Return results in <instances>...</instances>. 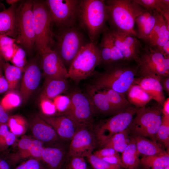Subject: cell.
Listing matches in <instances>:
<instances>
[{
    "mask_svg": "<svg viewBox=\"0 0 169 169\" xmlns=\"http://www.w3.org/2000/svg\"><path fill=\"white\" fill-rule=\"evenodd\" d=\"M109 29L137 37L135 21L145 9L134 0L105 1Z\"/></svg>",
    "mask_w": 169,
    "mask_h": 169,
    "instance_id": "6da1fadb",
    "label": "cell"
},
{
    "mask_svg": "<svg viewBox=\"0 0 169 169\" xmlns=\"http://www.w3.org/2000/svg\"><path fill=\"white\" fill-rule=\"evenodd\" d=\"M121 62L105 67L96 73L91 85L98 89H110L125 95L137 73V66Z\"/></svg>",
    "mask_w": 169,
    "mask_h": 169,
    "instance_id": "7a4b0ae2",
    "label": "cell"
},
{
    "mask_svg": "<svg viewBox=\"0 0 169 169\" xmlns=\"http://www.w3.org/2000/svg\"><path fill=\"white\" fill-rule=\"evenodd\" d=\"M106 5L103 0H80L78 21L87 34L90 42L97 44L101 34L107 28Z\"/></svg>",
    "mask_w": 169,
    "mask_h": 169,
    "instance_id": "3957f363",
    "label": "cell"
},
{
    "mask_svg": "<svg viewBox=\"0 0 169 169\" xmlns=\"http://www.w3.org/2000/svg\"><path fill=\"white\" fill-rule=\"evenodd\" d=\"M54 32V43L52 48L58 54L67 69L87 42L82 29L77 24L58 28Z\"/></svg>",
    "mask_w": 169,
    "mask_h": 169,
    "instance_id": "277c9868",
    "label": "cell"
},
{
    "mask_svg": "<svg viewBox=\"0 0 169 169\" xmlns=\"http://www.w3.org/2000/svg\"><path fill=\"white\" fill-rule=\"evenodd\" d=\"M32 1L35 46L40 54L54 46V25L45 1Z\"/></svg>",
    "mask_w": 169,
    "mask_h": 169,
    "instance_id": "5b68a950",
    "label": "cell"
},
{
    "mask_svg": "<svg viewBox=\"0 0 169 169\" xmlns=\"http://www.w3.org/2000/svg\"><path fill=\"white\" fill-rule=\"evenodd\" d=\"M101 59L97 44L89 42L79 52L68 69L69 78L78 83L91 75Z\"/></svg>",
    "mask_w": 169,
    "mask_h": 169,
    "instance_id": "8992f818",
    "label": "cell"
},
{
    "mask_svg": "<svg viewBox=\"0 0 169 169\" xmlns=\"http://www.w3.org/2000/svg\"><path fill=\"white\" fill-rule=\"evenodd\" d=\"M136 114L128 127L130 133L156 141V135L161 123L162 105L157 103L151 106L139 108Z\"/></svg>",
    "mask_w": 169,
    "mask_h": 169,
    "instance_id": "52a82bcc",
    "label": "cell"
},
{
    "mask_svg": "<svg viewBox=\"0 0 169 169\" xmlns=\"http://www.w3.org/2000/svg\"><path fill=\"white\" fill-rule=\"evenodd\" d=\"M136 63L139 77H152L160 81L169 76V58L148 46L142 49Z\"/></svg>",
    "mask_w": 169,
    "mask_h": 169,
    "instance_id": "ba28073f",
    "label": "cell"
},
{
    "mask_svg": "<svg viewBox=\"0 0 169 169\" xmlns=\"http://www.w3.org/2000/svg\"><path fill=\"white\" fill-rule=\"evenodd\" d=\"M139 108L131 105L98 122L92 128L97 145L100 146L115 134L127 129Z\"/></svg>",
    "mask_w": 169,
    "mask_h": 169,
    "instance_id": "9c48e42d",
    "label": "cell"
},
{
    "mask_svg": "<svg viewBox=\"0 0 169 169\" xmlns=\"http://www.w3.org/2000/svg\"><path fill=\"white\" fill-rule=\"evenodd\" d=\"M32 1L24 2L17 8L16 43L28 51L35 46Z\"/></svg>",
    "mask_w": 169,
    "mask_h": 169,
    "instance_id": "30bf717a",
    "label": "cell"
},
{
    "mask_svg": "<svg viewBox=\"0 0 169 169\" xmlns=\"http://www.w3.org/2000/svg\"><path fill=\"white\" fill-rule=\"evenodd\" d=\"M69 97V104L63 115L69 117L78 125H92L96 113L88 95L75 90Z\"/></svg>",
    "mask_w": 169,
    "mask_h": 169,
    "instance_id": "8fae6325",
    "label": "cell"
},
{
    "mask_svg": "<svg viewBox=\"0 0 169 169\" xmlns=\"http://www.w3.org/2000/svg\"><path fill=\"white\" fill-rule=\"evenodd\" d=\"M54 25L57 28L77 24L80 0L45 1Z\"/></svg>",
    "mask_w": 169,
    "mask_h": 169,
    "instance_id": "7c38bea8",
    "label": "cell"
},
{
    "mask_svg": "<svg viewBox=\"0 0 169 169\" xmlns=\"http://www.w3.org/2000/svg\"><path fill=\"white\" fill-rule=\"evenodd\" d=\"M97 145L92 125H79L71 140L68 155L69 157H86Z\"/></svg>",
    "mask_w": 169,
    "mask_h": 169,
    "instance_id": "4fadbf2b",
    "label": "cell"
},
{
    "mask_svg": "<svg viewBox=\"0 0 169 169\" xmlns=\"http://www.w3.org/2000/svg\"><path fill=\"white\" fill-rule=\"evenodd\" d=\"M110 35L126 60L129 62L137 61L142 49L137 37L130 34L108 29Z\"/></svg>",
    "mask_w": 169,
    "mask_h": 169,
    "instance_id": "5bb4252c",
    "label": "cell"
},
{
    "mask_svg": "<svg viewBox=\"0 0 169 169\" xmlns=\"http://www.w3.org/2000/svg\"><path fill=\"white\" fill-rule=\"evenodd\" d=\"M40 54L42 69L45 77L66 79L69 78L68 70L54 50L48 49Z\"/></svg>",
    "mask_w": 169,
    "mask_h": 169,
    "instance_id": "9a60e30c",
    "label": "cell"
},
{
    "mask_svg": "<svg viewBox=\"0 0 169 169\" xmlns=\"http://www.w3.org/2000/svg\"><path fill=\"white\" fill-rule=\"evenodd\" d=\"M38 115L54 128L60 139L64 140H71L79 125L64 115H47L42 113Z\"/></svg>",
    "mask_w": 169,
    "mask_h": 169,
    "instance_id": "2e32d148",
    "label": "cell"
},
{
    "mask_svg": "<svg viewBox=\"0 0 169 169\" xmlns=\"http://www.w3.org/2000/svg\"><path fill=\"white\" fill-rule=\"evenodd\" d=\"M98 46L101 58V64L105 67L118 62L127 61L113 43L108 28L102 33L101 42Z\"/></svg>",
    "mask_w": 169,
    "mask_h": 169,
    "instance_id": "e0dca14e",
    "label": "cell"
},
{
    "mask_svg": "<svg viewBox=\"0 0 169 169\" xmlns=\"http://www.w3.org/2000/svg\"><path fill=\"white\" fill-rule=\"evenodd\" d=\"M20 89L22 100L26 101L39 85L41 76L40 68L36 63L32 62L24 69Z\"/></svg>",
    "mask_w": 169,
    "mask_h": 169,
    "instance_id": "ac0fdd59",
    "label": "cell"
},
{
    "mask_svg": "<svg viewBox=\"0 0 169 169\" xmlns=\"http://www.w3.org/2000/svg\"><path fill=\"white\" fill-rule=\"evenodd\" d=\"M29 126L36 139L43 143L54 142L60 138L54 128L38 115L32 118Z\"/></svg>",
    "mask_w": 169,
    "mask_h": 169,
    "instance_id": "d6986e66",
    "label": "cell"
},
{
    "mask_svg": "<svg viewBox=\"0 0 169 169\" xmlns=\"http://www.w3.org/2000/svg\"><path fill=\"white\" fill-rule=\"evenodd\" d=\"M16 4L0 12V36L16 38L17 10Z\"/></svg>",
    "mask_w": 169,
    "mask_h": 169,
    "instance_id": "ffe728a7",
    "label": "cell"
},
{
    "mask_svg": "<svg viewBox=\"0 0 169 169\" xmlns=\"http://www.w3.org/2000/svg\"><path fill=\"white\" fill-rule=\"evenodd\" d=\"M86 94L91 100L96 114L108 115L117 114L102 90L90 84L87 87Z\"/></svg>",
    "mask_w": 169,
    "mask_h": 169,
    "instance_id": "44dd1931",
    "label": "cell"
},
{
    "mask_svg": "<svg viewBox=\"0 0 169 169\" xmlns=\"http://www.w3.org/2000/svg\"><path fill=\"white\" fill-rule=\"evenodd\" d=\"M133 84L141 86L157 103L162 105L166 100L160 81L152 77H135Z\"/></svg>",
    "mask_w": 169,
    "mask_h": 169,
    "instance_id": "7402d4cb",
    "label": "cell"
},
{
    "mask_svg": "<svg viewBox=\"0 0 169 169\" xmlns=\"http://www.w3.org/2000/svg\"><path fill=\"white\" fill-rule=\"evenodd\" d=\"M158 12L146 9L139 15L135 21L137 27V37L146 42L156 21Z\"/></svg>",
    "mask_w": 169,
    "mask_h": 169,
    "instance_id": "603a6c76",
    "label": "cell"
},
{
    "mask_svg": "<svg viewBox=\"0 0 169 169\" xmlns=\"http://www.w3.org/2000/svg\"><path fill=\"white\" fill-rule=\"evenodd\" d=\"M68 87L66 79L45 77L40 98L53 99L66 91Z\"/></svg>",
    "mask_w": 169,
    "mask_h": 169,
    "instance_id": "cb8c5ba5",
    "label": "cell"
},
{
    "mask_svg": "<svg viewBox=\"0 0 169 169\" xmlns=\"http://www.w3.org/2000/svg\"><path fill=\"white\" fill-rule=\"evenodd\" d=\"M64 152L60 148L44 147L40 159L48 165L49 169H59L64 159Z\"/></svg>",
    "mask_w": 169,
    "mask_h": 169,
    "instance_id": "d4e9b609",
    "label": "cell"
},
{
    "mask_svg": "<svg viewBox=\"0 0 169 169\" xmlns=\"http://www.w3.org/2000/svg\"><path fill=\"white\" fill-rule=\"evenodd\" d=\"M125 95L131 105L138 108L145 106L152 99L141 86L134 84L130 86Z\"/></svg>",
    "mask_w": 169,
    "mask_h": 169,
    "instance_id": "484cf974",
    "label": "cell"
},
{
    "mask_svg": "<svg viewBox=\"0 0 169 169\" xmlns=\"http://www.w3.org/2000/svg\"><path fill=\"white\" fill-rule=\"evenodd\" d=\"M138 153L144 156L159 154L165 150L162 145L156 141L150 140L144 137L133 136Z\"/></svg>",
    "mask_w": 169,
    "mask_h": 169,
    "instance_id": "4316f807",
    "label": "cell"
},
{
    "mask_svg": "<svg viewBox=\"0 0 169 169\" xmlns=\"http://www.w3.org/2000/svg\"><path fill=\"white\" fill-rule=\"evenodd\" d=\"M121 153V159L123 167L126 169H136L137 168L140 163L139 154L133 136H131L128 145Z\"/></svg>",
    "mask_w": 169,
    "mask_h": 169,
    "instance_id": "83f0119b",
    "label": "cell"
},
{
    "mask_svg": "<svg viewBox=\"0 0 169 169\" xmlns=\"http://www.w3.org/2000/svg\"><path fill=\"white\" fill-rule=\"evenodd\" d=\"M127 128L117 133L100 145L103 148H112L119 152L122 153L128 145L131 136Z\"/></svg>",
    "mask_w": 169,
    "mask_h": 169,
    "instance_id": "f1b7e54d",
    "label": "cell"
},
{
    "mask_svg": "<svg viewBox=\"0 0 169 169\" xmlns=\"http://www.w3.org/2000/svg\"><path fill=\"white\" fill-rule=\"evenodd\" d=\"M140 163L145 169H164L169 166V150L156 155L144 156Z\"/></svg>",
    "mask_w": 169,
    "mask_h": 169,
    "instance_id": "f546056e",
    "label": "cell"
},
{
    "mask_svg": "<svg viewBox=\"0 0 169 169\" xmlns=\"http://www.w3.org/2000/svg\"><path fill=\"white\" fill-rule=\"evenodd\" d=\"M109 102L116 113L121 112L131 105L125 95L110 89H102Z\"/></svg>",
    "mask_w": 169,
    "mask_h": 169,
    "instance_id": "4dcf8cb0",
    "label": "cell"
},
{
    "mask_svg": "<svg viewBox=\"0 0 169 169\" xmlns=\"http://www.w3.org/2000/svg\"><path fill=\"white\" fill-rule=\"evenodd\" d=\"M43 145L37 146L25 150H18L16 152L9 155L6 160L9 164H16L21 160L28 157H34L40 159L43 150Z\"/></svg>",
    "mask_w": 169,
    "mask_h": 169,
    "instance_id": "1f68e13d",
    "label": "cell"
},
{
    "mask_svg": "<svg viewBox=\"0 0 169 169\" xmlns=\"http://www.w3.org/2000/svg\"><path fill=\"white\" fill-rule=\"evenodd\" d=\"M145 9L155 11L162 15L169 12V0H134Z\"/></svg>",
    "mask_w": 169,
    "mask_h": 169,
    "instance_id": "d6a6232c",
    "label": "cell"
},
{
    "mask_svg": "<svg viewBox=\"0 0 169 169\" xmlns=\"http://www.w3.org/2000/svg\"><path fill=\"white\" fill-rule=\"evenodd\" d=\"M16 39L7 36H0V53L6 62L10 61L19 46Z\"/></svg>",
    "mask_w": 169,
    "mask_h": 169,
    "instance_id": "836d02e7",
    "label": "cell"
},
{
    "mask_svg": "<svg viewBox=\"0 0 169 169\" xmlns=\"http://www.w3.org/2000/svg\"><path fill=\"white\" fill-rule=\"evenodd\" d=\"M5 78L9 85V89L15 88L20 79L22 72L19 68L5 62L3 65Z\"/></svg>",
    "mask_w": 169,
    "mask_h": 169,
    "instance_id": "e575fe53",
    "label": "cell"
},
{
    "mask_svg": "<svg viewBox=\"0 0 169 169\" xmlns=\"http://www.w3.org/2000/svg\"><path fill=\"white\" fill-rule=\"evenodd\" d=\"M7 125L10 131L16 136L23 135L26 133L28 124L22 116L15 115L10 116Z\"/></svg>",
    "mask_w": 169,
    "mask_h": 169,
    "instance_id": "d590c367",
    "label": "cell"
},
{
    "mask_svg": "<svg viewBox=\"0 0 169 169\" xmlns=\"http://www.w3.org/2000/svg\"><path fill=\"white\" fill-rule=\"evenodd\" d=\"M155 140L161 144L169 149V117L162 115L160 126L155 136Z\"/></svg>",
    "mask_w": 169,
    "mask_h": 169,
    "instance_id": "8d00e7d4",
    "label": "cell"
},
{
    "mask_svg": "<svg viewBox=\"0 0 169 169\" xmlns=\"http://www.w3.org/2000/svg\"><path fill=\"white\" fill-rule=\"evenodd\" d=\"M169 41V27L165 20L153 45L149 47L160 52L162 47Z\"/></svg>",
    "mask_w": 169,
    "mask_h": 169,
    "instance_id": "74e56055",
    "label": "cell"
},
{
    "mask_svg": "<svg viewBox=\"0 0 169 169\" xmlns=\"http://www.w3.org/2000/svg\"><path fill=\"white\" fill-rule=\"evenodd\" d=\"M22 100L20 96L14 92H11L3 97L0 104L7 111L18 106Z\"/></svg>",
    "mask_w": 169,
    "mask_h": 169,
    "instance_id": "f35d334b",
    "label": "cell"
},
{
    "mask_svg": "<svg viewBox=\"0 0 169 169\" xmlns=\"http://www.w3.org/2000/svg\"><path fill=\"white\" fill-rule=\"evenodd\" d=\"M94 169H121V166L110 164L92 153L86 157Z\"/></svg>",
    "mask_w": 169,
    "mask_h": 169,
    "instance_id": "ab89813d",
    "label": "cell"
},
{
    "mask_svg": "<svg viewBox=\"0 0 169 169\" xmlns=\"http://www.w3.org/2000/svg\"><path fill=\"white\" fill-rule=\"evenodd\" d=\"M10 61L13 65L20 68L23 72L26 63V53L24 49L19 47Z\"/></svg>",
    "mask_w": 169,
    "mask_h": 169,
    "instance_id": "60d3db41",
    "label": "cell"
},
{
    "mask_svg": "<svg viewBox=\"0 0 169 169\" xmlns=\"http://www.w3.org/2000/svg\"><path fill=\"white\" fill-rule=\"evenodd\" d=\"M43 145V142L36 139H33L29 136H23L18 142V150H25L37 146Z\"/></svg>",
    "mask_w": 169,
    "mask_h": 169,
    "instance_id": "b9f144b4",
    "label": "cell"
},
{
    "mask_svg": "<svg viewBox=\"0 0 169 169\" xmlns=\"http://www.w3.org/2000/svg\"><path fill=\"white\" fill-rule=\"evenodd\" d=\"M164 21L165 19L162 15L158 13L156 24L146 41L148 43V46L151 47L153 45Z\"/></svg>",
    "mask_w": 169,
    "mask_h": 169,
    "instance_id": "7bdbcfd3",
    "label": "cell"
},
{
    "mask_svg": "<svg viewBox=\"0 0 169 169\" xmlns=\"http://www.w3.org/2000/svg\"><path fill=\"white\" fill-rule=\"evenodd\" d=\"M40 105L42 114L47 115H54L57 111L55 106L51 100L40 98Z\"/></svg>",
    "mask_w": 169,
    "mask_h": 169,
    "instance_id": "ee69618b",
    "label": "cell"
},
{
    "mask_svg": "<svg viewBox=\"0 0 169 169\" xmlns=\"http://www.w3.org/2000/svg\"><path fill=\"white\" fill-rule=\"evenodd\" d=\"M65 169H89L84 157H71Z\"/></svg>",
    "mask_w": 169,
    "mask_h": 169,
    "instance_id": "f6af8a7d",
    "label": "cell"
},
{
    "mask_svg": "<svg viewBox=\"0 0 169 169\" xmlns=\"http://www.w3.org/2000/svg\"><path fill=\"white\" fill-rule=\"evenodd\" d=\"M53 101L57 111L63 114L69 106L70 99L69 97L60 95L54 98Z\"/></svg>",
    "mask_w": 169,
    "mask_h": 169,
    "instance_id": "bcb514c9",
    "label": "cell"
},
{
    "mask_svg": "<svg viewBox=\"0 0 169 169\" xmlns=\"http://www.w3.org/2000/svg\"><path fill=\"white\" fill-rule=\"evenodd\" d=\"M15 169H44L37 158H30L17 166Z\"/></svg>",
    "mask_w": 169,
    "mask_h": 169,
    "instance_id": "7dc6e473",
    "label": "cell"
},
{
    "mask_svg": "<svg viewBox=\"0 0 169 169\" xmlns=\"http://www.w3.org/2000/svg\"><path fill=\"white\" fill-rule=\"evenodd\" d=\"M93 154L100 158L119 154V153L114 149L108 147H103L101 149L94 151Z\"/></svg>",
    "mask_w": 169,
    "mask_h": 169,
    "instance_id": "c3c4849f",
    "label": "cell"
},
{
    "mask_svg": "<svg viewBox=\"0 0 169 169\" xmlns=\"http://www.w3.org/2000/svg\"><path fill=\"white\" fill-rule=\"evenodd\" d=\"M9 131L7 124L0 125V151H4V143L6 135Z\"/></svg>",
    "mask_w": 169,
    "mask_h": 169,
    "instance_id": "681fc988",
    "label": "cell"
},
{
    "mask_svg": "<svg viewBox=\"0 0 169 169\" xmlns=\"http://www.w3.org/2000/svg\"><path fill=\"white\" fill-rule=\"evenodd\" d=\"M101 159L110 164L119 165L123 167L121 157L119 154L104 157Z\"/></svg>",
    "mask_w": 169,
    "mask_h": 169,
    "instance_id": "f907efd6",
    "label": "cell"
},
{
    "mask_svg": "<svg viewBox=\"0 0 169 169\" xmlns=\"http://www.w3.org/2000/svg\"><path fill=\"white\" fill-rule=\"evenodd\" d=\"M2 68L0 66V94L5 92L9 89L8 84L3 74Z\"/></svg>",
    "mask_w": 169,
    "mask_h": 169,
    "instance_id": "816d5d0a",
    "label": "cell"
},
{
    "mask_svg": "<svg viewBox=\"0 0 169 169\" xmlns=\"http://www.w3.org/2000/svg\"><path fill=\"white\" fill-rule=\"evenodd\" d=\"M10 116L4 109L0 104V125L7 124Z\"/></svg>",
    "mask_w": 169,
    "mask_h": 169,
    "instance_id": "f5cc1de1",
    "label": "cell"
},
{
    "mask_svg": "<svg viewBox=\"0 0 169 169\" xmlns=\"http://www.w3.org/2000/svg\"><path fill=\"white\" fill-rule=\"evenodd\" d=\"M162 115L165 117H169V98L166 99L162 105Z\"/></svg>",
    "mask_w": 169,
    "mask_h": 169,
    "instance_id": "db71d44e",
    "label": "cell"
},
{
    "mask_svg": "<svg viewBox=\"0 0 169 169\" xmlns=\"http://www.w3.org/2000/svg\"><path fill=\"white\" fill-rule=\"evenodd\" d=\"M163 90L169 94V76L162 78L160 81Z\"/></svg>",
    "mask_w": 169,
    "mask_h": 169,
    "instance_id": "11a10c76",
    "label": "cell"
},
{
    "mask_svg": "<svg viewBox=\"0 0 169 169\" xmlns=\"http://www.w3.org/2000/svg\"><path fill=\"white\" fill-rule=\"evenodd\" d=\"M169 41L162 47L160 52L164 56L169 58Z\"/></svg>",
    "mask_w": 169,
    "mask_h": 169,
    "instance_id": "9f6ffc18",
    "label": "cell"
},
{
    "mask_svg": "<svg viewBox=\"0 0 169 169\" xmlns=\"http://www.w3.org/2000/svg\"><path fill=\"white\" fill-rule=\"evenodd\" d=\"M9 164L6 159L0 157V169H10Z\"/></svg>",
    "mask_w": 169,
    "mask_h": 169,
    "instance_id": "6f0895ef",
    "label": "cell"
},
{
    "mask_svg": "<svg viewBox=\"0 0 169 169\" xmlns=\"http://www.w3.org/2000/svg\"><path fill=\"white\" fill-rule=\"evenodd\" d=\"M18 1V0H7L6 2L8 4L12 5L16 3Z\"/></svg>",
    "mask_w": 169,
    "mask_h": 169,
    "instance_id": "680465c9",
    "label": "cell"
},
{
    "mask_svg": "<svg viewBox=\"0 0 169 169\" xmlns=\"http://www.w3.org/2000/svg\"><path fill=\"white\" fill-rule=\"evenodd\" d=\"M5 62V61L0 53V66L3 68V64Z\"/></svg>",
    "mask_w": 169,
    "mask_h": 169,
    "instance_id": "91938a15",
    "label": "cell"
},
{
    "mask_svg": "<svg viewBox=\"0 0 169 169\" xmlns=\"http://www.w3.org/2000/svg\"><path fill=\"white\" fill-rule=\"evenodd\" d=\"M4 8V6L0 3V12H1L5 9Z\"/></svg>",
    "mask_w": 169,
    "mask_h": 169,
    "instance_id": "94428289",
    "label": "cell"
},
{
    "mask_svg": "<svg viewBox=\"0 0 169 169\" xmlns=\"http://www.w3.org/2000/svg\"><path fill=\"white\" fill-rule=\"evenodd\" d=\"M164 169H169V166H168L165 167Z\"/></svg>",
    "mask_w": 169,
    "mask_h": 169,
    "instance_id": "6125c7cd",
    "label": "cell"
},
{
    "mask_svg": "<svg viewBox=\"0 0 169 169\" xmlns=\"http://www.w3.org/2000/svg\"></svg>",
    "mask_w": 169,
    "mask_h": 169,
    "instance_id": "be15d7a7",
    "label": "cell"
},
{
    "mask_svg": "<svg viewBox=\"0 0 169 169\" xmlns=\"http://www.w3.org/2000/svg\"></svg>",
    "mask_w": 169,
    "mask_h": 169,
    "instance_id": "e7e4bbea",
    "label": "cell"
}]
</instances>
